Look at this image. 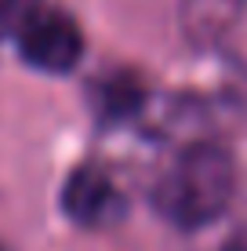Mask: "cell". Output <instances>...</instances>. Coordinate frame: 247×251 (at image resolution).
Here are the masks:
<instances>
[{"instance_id": "obj_7", "label": "cell", "mask_w": 247, "mask_h": 251, "mask_svg": "<svg viewBox=\"0 0 247 251\" xmlns=\"http://www.w3.org/2000/svg\"><path fill=\"white\" fill-rule=\"evenodd\" d=\"M222 251H247V226H240V229H236L233 237L225 240V248H222Z\"/></svg>"}, {"instance_id": "obj_2", "label": "cell", "mask_w": 247, "mask_h": 251, "mask_svg": "<svg viewBox=\"0 0 247 251\" xmlns=\"http://www.w3.org/2000/svg\"><path fill=\"white\" fill-rule=\"evenodd\" d=\"M19 51L29 66L44 69V73H66L76 66L84 51V37L76 22L62 11H40L25 29L19 33Z\"/></svg>"}, {"instance_id": "obj_5", "label": "cell", "mask_w": 247, "mask_h": 251, "mask_svg": "<svg viewBox=\"0 0 247 251\" xmlns=\"http://www.w3.org/2000/svg\"><path fill=\"white\" fill-rule=\"evenodd\" d=\"M142 106V88L131 76H106L98 80V109L102 117H124Z\"/></svg>"}, {"instance_id": "obj_3", "label": "cell", "mask_w": 247, "mask_h": 251, "mask_svg": "<svg viewBox=\"0 0 247 251\" xmlns=\"http://www.w3.org/2000/svg\"><path fill=\"white\" fill-rule=\"evenodd\" d=\"M62 207L80 226H106V222L120 219L124 201L116 193V186L102 171L76 168L69 175V182H66V189H62Z\"/></svg>"}, {"instance_id": "obj_1", "label": "cell", "mask_w": 247, "mask_h": 251, "mask_svg": "<svg viewBox=\"0 0 247 251\" xmlns=\"http://www.w3.org/2000/svg\"><path fill=\"white\" fill-rule=\"evenodd\" d=\"M233 157L222 146H193L178 157L167 175L153 189V204L164 219H171L175 226H207L229 207L233 197Z\"/></svg>"}, {"instance_id": "obj_4", "label": "cell", "mask_w": 247, "mask_h": 251, "mask_svg": "<svg viewBox=\"0 0 247 251\" xmlns=\"http://www.w3.org/2000/svg\"><path fill=\"white\" fill-rule=\"evenodd\" d=\"M244 0H185L182 4V22H185V33L189 40H207L222 37V33L233 25V19L240 15Z\"/></svg>"}, {"instance_id": "obj_6", "label": "cell", "mask_w": 247, "mask_h": 251, "mask_svg": "<svg viewBox=\"0 0 247 251\" xmlns=\"http://www.w3.org/2000/svg\"><path fill=\"white\" fill-rule=\"evenodd\" d=\"M44 11L40 0H0V37H19L37 15Z\"/></svg>"}]
</instances>
